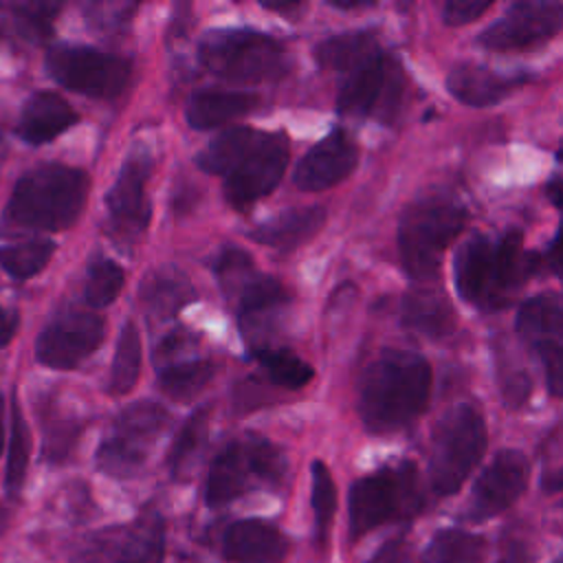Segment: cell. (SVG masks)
<instances>
[{"label": "cell", "mask_w": 563, "mask_h": 563, "mask_svg": "<svg viewBox=\"0 0 563 563\" xmlns=\"http://www.w3.org/2000/svg\"><path fill=\"white\" fill-rule=\"evenodd\" d=\"M55 253L51 240H26L0 249V266L15 279H29L37 275Z\"/></svg>", "instance_id": "cell-35"}, {"label": "cell", "mask_w": 563, "mask_h": 563, "mask_svg": "<svg viewBox=\"0 0 563 563\" xmlns=\"http://www.w3.org/2000/svg\"><path fill=\"white\" fill-rule=\"evenodd\" d=\"M376 48H378V44L372 33L354 31V33L332 35V37L319 42L314 48V57L321 68L343 75L345 70L356 66L361 59H365Z\"/></svg>", "instance_id": "cell-28"}, {"label": "cell", "mask_w": 563, "mask_h": 563, "mask_svg": "<svg viewBox=\"0 0 563 563\" xmlns=\"http://www.w3.org/2000/svg\"><path fill=\"white\" fill-rule=\"evenodd\" d=\"M48 75L64 88L95 97H117L130 79V62L92 46L57 44L46 53Z\"/></svg>", "instance_id": "cell-11"}, {"label": "cell", "mask_w": 563, "mask_h": 563, "mask_svg": "<svg viewBox=\"0 0 563 563\" xmlns=\"http://www.w3.org/2000/svg\"><path fill=\"white\" fill-rule=\"evenodd\" d=\"M499 372H501V394L506 405L508 407L523 405L532 389L526 372L519 367H506V365H499Z\"/></svg>", "instance_id": "cell-42"}, {"label": "cell", "mask_w": 563, "mask_h": 563, "mask_svg": "<svg viewBox=\"0 0 563 563\" xmlns=\"http://www.w3.org/2000/svg\"><path fill=\"white\" fill-rule=\"evenodd\" d=\"M528 477L530 464L521 451H499L473 486L468 517L473 521H484L504 512L521 497L528 486Z\"/></svg>", "instance_id": "cell-17"}, {"label": "cell", "mask_w": 563, "mask_h": 563, "mask_svg": "<svg viewBox=\"0 0 563 563\" xmlns=\"http://www.w3.org/2000/svg\"><path fill=\"white\" fill-rule=\"evenodd\" d=\"M501 563H528L526 550H523L521 545H517V543L508 545V548L504 550V554H501Z\"/></svg>", "instance_id": "cell-48"}, {"label": "cell", "mask_w": 563, "mask_h": 563, "mask_svg": "<svg viewBox=\"0 0 563 563\" xmlns=\"http://www.w3.org/2000/svg\"><path fill=\"white\" fill-rule=\"evenodd\" d=\"M310 473H312L310 501H312V515H314V537L319 543H323L328 539L330 521L336 510V486L323 462L319 460L312 462Z\"/></svg>", "instance_id": "cell-39"}, {"label": "cell", "mask_w": 563, "mask_h": 563, "mask_svg": "<svg viewBox=\"0 0 563 563\" xmlns=\"http://www.w3.org/2000/svg\"><path fill=\"white\" fill-rule=\"evenodd\" d=\"M330 7L334 9H341V11H352V9H365V7H374V2H367V0H347V2H341V0H332Z\"/></svg>", "instance_id": "cell-50"}, {"label": "cell", "mask_w": 563, "mask_h": 563, "mask_svg": "<svg viewBox=\"0 0 563 563\" xmlns=\"http://www.w3.org/2000/svg\"><path fill=\"white\" fill-rule=\"evenodd\" d=\"M521 81L523 79L495 73L479 64H457L446 77V88L457 101L473 108H486L508 97Z\"/></svg>", "instance_id": "cell-22"}, {"label": "cell", "mask_w": 563, "mask_h": 563, "mask_svg": "<svg viewBox=\"0 0 563 563\" xmlns=\"http://www.w3.org/2000/svg\"><path fill=\"white\" fill-rule=\"evenodd\" d=\"M490 9V2H475V0H451L442 7V20L449 26H462L477 20L484 11Z\"/></svg>", "instance_id": "cell-43"}, {"label": "cell", "mask_w": 563, "mask_h": 563, "mask_svg": "<svg viewBox=\"0 0 563 563\" xmlns=\"http://www.w3.org/2000/svg\"><path fill=\"white\" fill-rule=\"evenodd\" d=\"M88 185V174L79 167L40 165L15 183L4 209V224L26 231H64L81 216Z\"/></svg>", "instance_id": "cell-3"}, {"label": "cell", "mask_w": 563, "mask_h": 563, "mask_svg": "<svg viewBox=\"0 0 563 563\" xmlns=\"http://www.w3.org/2000/svg\"><path fill=\"white\" fill-rule=\"evenodd\" d=\"M367 563H409V545L400 537L389 539L374 552Z\"/></svg>", "instance_id": "cell-45"}, {"label": "cell", "mask_w": 563, "mask_h": 563, "mask_svg": "<svg viewBox=\"0 0 563 563\" xmlns=\"http://www.w3.org/2000/svg\"><path fill=\"white\" fill-rule=\"evenodd\" d=\"M251 356L262 365L271 383L277 387L301 389L314 376L312 365H308L301 356L292 354L290 350L264 345V347H251Z\"/></svg>", "instance_id": "cell-32"}, {"label": "cell", "mask_w": 563, "mask_h": 563, "mask_svg": "<svg viewBox=\"0 0 563 563\" xmlns=\"http://www.w3.org/2000/svg\"><path fill=\"white\" fill-rule=\"evenodd\" d=\"M213 372H216L213 363L205 358L183 361V363H172L165 369H158V383L167 396H172L174 400L187 402L205 389V385L213 378Z\"/></svg>", "instance_id": "cell-34"}, {"label": "cell", "mask_w": 563, "mask_h": 563, "mask_svg": "<svg viewBox=\"0 0 563 563\" xmlns=\"http://www.w3.org/2000/svg\"><path fill=\"white\" fill-rule=\"evenodd\" d=\"M18 323H20L18 310L7 308V306L0 303V347H4L13 339V334L18 330Z\"/></svg>", "instance_id": "cell-46"}, {"label": "cell", "mask_w": 563, "mask_h": 563, "mask_svg": "<svg viewBox=\"0 0 563 563\" xmlns=\"http://www.w3.org/2000/svg\"><path fill=\"white\" fill-rule=\"evenodd\" d=\"M222 554L231 563H282L288 554V539L262 519H240L227 528Z\"/></svg>", "instance_id": "cell-19"}, {"label": "cell", "mask_w": 563, "mask_h": 563, "mask_svg": "<svg viewBox=\"0 0 563 563\" xmlns=\"http://www.w3.org/2000/svg\"><path fill=\"white\" fill-rule=\"evenodd\" d=\"M541 260H543V266H548L554 275H559V233L552 238V242L548 244Z\"/></svg>", "instance_id": "cell-47"}, {"label": "cell", "mask_w": 563, "mask_h": 563, "mask_svg": "<svg viewBox=\"0 0 563 563\" xmlns=\"http://www.w3.org/2000/svg\"><path fill=\"white\" fill-rule=\"evenodd\" d=\"M123 282H125V275L119 264L106 257H97L88 266L84 297L92 308H106L119 297Z\"/></svg>", "instance_id": "cell-38"}, {"label": "cell", "mask_w": 563, "mask_h": 563, "mask_svg": "<svg viewBox=\"0 0 563 563\" xmlns=\"http://www.w3.org/2000/svg\"><path fill=\"white\" fill-rule=\"evenodd\" d=\"M260 130L253 128H231L222 132L218 139H213L198 156L196 163L202 172L227 176V172L235 165V161L253 145Z\"/></svg>", "instance_id": "cell-31"}, {"label": "cell", "mask_w": 563, "mask_h": 563, "mask_svg": "<svg viewBox=\"0 0 563 563\" xmlns=\"http://www.w3.org/2000/svg\"><path fill=\"white\" fill-rule=\"evenodd\" d=\"M429 394V363L413 352L385 350L361 376L358 413L367 431L394 433L427 409Z\"/></svg>", "instance_id": "cell-2"}, {"label": "cell", "mask_w": 563, "mask_h": 563, "mask_svg": "<svg viewBox=\"0 0 563 563\" xmlns=\"http://www.w3.org/2000/svg\"><path fill=\"white\" fill-rule=\"evenodd\" d=\"M543 266L539 253L523 251L519 231L501 238L473 235L455 255L453 277L457 295L482 310H499Z\"/></svg>", "instance_id": "cell-1"}, {"label": "cell", "mask_w": 563, "mask_h": 563, "mask_svg": "<svg viewBox=\"0 0 563 563\" xmlns=\"http://www.w3.org/2000/svg\"><path fill=\"white\" fill-rule=\"evenodd\" d=\"M563 22L561 2L523 0L479 33V44L493 51H521L539 46L556 35Z\"/></svg>", "instance_id": "cell-15"}, {"label": "cell", "mask_w": 563, "mask_h": 563, "mask_svg": "<svg viewBox=\"0 0 563 563\" xmlns=\"http://www.w3.org/2000/svg\"><path fill=\"white\" fill-rule=\"evenodd\" d=\"M545 196L550 198V202L554 207H561V176H554L548 185H545Z\"/></svg>", "instance_id": "cell-49"}, {"label": "cell", "mask_w": 563, "mask_h": 563, "mask_svg": "<svg viewBox=\"0 0 563 563\" xmlns=\"http://www.w3.org/2000/svg\"><path fill=\"white\" fill-rule=\"evenodd\" d=\"M4 449V396L0 394V453Z\"/></svg>", "instance_id": "cell-52"}, {"label": "cell", "mask_w": 563, "mask_h": 563, "mask_svg": "<svg viewBox=\"0 0 563 563\" xmlns=\"http://www.w3.org/2000/svg\"><path fill=\"white\" fill-rule=\"evenodd\" d=\"M422 508V488L413 462L383 466L350 488V537L363 534L398 519H409Z\"/></svg>", "instance_id": "cell-5"}, {"label": "cell", "mask_w": 563, "mask_h": 563, "mask_svg": "<svg viewBox=\"0 0 563 563\" xmlns=\"http://www.w3.org/2000/svg\"><path fill=\"white\" fill-rule=\"evenodd\" d=\"M196 345V336L194 332L185 330V328H176L172 332H167L154 347V365L158 369L169 367L172 361H176V356L185 354L189 347Z\"/></svg>", "instance_id": "cell-41"}, {"label": "cell", "mask_w": 563, "mask_h": 563, "mask_svg": "<svg viewBox=\"0 0 563 563\" xmlns=\"http://www.w3.org/2000/svg\"><path fill=\"white\" fill-rule=\"evenodd\" d=\"M235 297L242 321H253L255 317L279 308L288 299L284 286L275 277L266 275H255Z\"/></svg>", "instance_id": "cell-36"}, {"label": "cell", "mask_w": 563, "mask_h": 563, "mask_svg": "<svg viewBox=\"0 0 563 563\" xmlns=\"http://www.w3.org/2000/svg\"><path fill=\"white\" fill-rule=\"evenodd\" d=\"M209 431V407L196 409L174 438L167 464L174 477H185L198 462Z\"/></svg>", "instance_id": "cell-29"}, {"label": "cell", "mask_w": 563, "mask_h": 563, "mask_svg": "<svg viewBox=\"0 0 563 563\" xmlns=\"http://www.w3.org/2000/svg\"><path fill=\"white\" fill-rule=\"evenodd\" d=\"M486 422L475 405H457L446 411L431 438L429 482L433 493L446 497L462 488L486 451Z\"/></svg>", "instance_id": "cell-6"}, {"label": "cell", "mask_w": 563, "mask_h": 563, "mask_svg": "<svg viewBox=\"0 0 563 563\" xmlns=\"http://www.w3.org/2000/svg\"><path fill=\"white\" fill-rule=\"evenodd\" d=\"M286 475V457L266 438L246 435L229 442L211 462L205 501L220 508L251 490L253 486H277Z\"/></svg>", "instance_id": "cell-7"}, {"label": "cell", "mask_w": 563, "mask_h": 563, "mask_svg": "<svg viewBox=\"0 0 563 563\" xmlns=\"http://www.w3.org/2000/svg\"><path fill=\"white\" fill-rule=\"evenodd\" d=\"M517 332L539 354L548 387L559 396L563 385V312L559 295H537L528 299L517 312Z\"/></svg>", "instance_id": "cell-16"}, {"label": "cell", "mask_w": 563, "mask_h": 563, "mask_svg": "<svg viewBox=\"0 0 563 563\" xmlns=\"http://www.w3.org/2000/svg\"><path fill=\"white\" fill-rule=\"evenodd\" d=\"M213 273L227 297H235L246 286V282L257 275L251 255L238 246H227L220 251V255L213 260Z\"/></svg>", "instance_id": "cell-40"}, {"label": "cell", "mask_w": 563, "mask_h": 563, "mask_svg": "<svg viewBox=\"0 0 563 563\" xmlns=\"http://www.w3.org/2000/svg\"><path fill=\"white\" fill-rule=\"evenodd\" d=\"M141 374V334L132 321H128L121 328L114 358H112V372L108 389L110 394H128Z\"/></svg>", "instance_id": "cell-33"}, {"label": "cell", "mask_w": 563, "mask_h": 563, "mask_svg": "<svg viewBox=\"0 0 563 563\" xmlns=\"http://www.w3.org/2000/svg\"><path fill=\"white\" fill-rule=\"evenodd\" d=\"M402 323L424 336L442 339L455 330V312L442 290L416 286L405 295Z\"/></svg>", "instance_id": "cell-23"}, {"label": "cell", "mask_w": 563, "mask_h": 563, "mask_svg": "<svg viewBox=\"0 0 563 563\" xmlns=\"http://www.w3.org/2000/svg\"><path fill=\"white\" fill-rule=\"evenodd\" d=\"M200 64L216 77L233 84H260L284 75V46L260 31H213L200 42Z\"/></svg>", "instance_id": "cell-8"}, {"label": "cell", "mask_w": 563, "mask_h": 563, "mask_svg": "<svg viewBox=\"0 0 563 563\" xmlns=\"http://www.w3.org/2000/svg\"><path fill=\"white\" fill-rule=\"evenodd\" d=\"M7 523H9V510L4 506H0V532H4Z\"/></svg>", "instance_id": "cell-53"}, {"label": "cell", "mask_w": 563, "mask_h": 563, "mask_svg": "<svg viewBox=\"0 0 563 563\" xmlns=\"http://www.w3.org/2000/svg\"><path fill=\"white\" fill-rule=\"evenodd\" d=\"M59 2H0V37L13 44H42L53 33Z\"/></svg>", "instance_id": "cell-24"}, {"label": "cell", "mask_w": 563, "mask_h": 563, "mask_svg": "<svg viewBox=\"0 0 563 563\" xmlns=\"http://www.w3.org/2000/svg\"><path fill=\"white\" fill-rule=\"evenodd\" d=\"M141 301L150 310V314L167 319L176 314L183 306L196 301V290L185 277L174 266L158 268L145 277L141 284Z\"/></svg>", "instance_id": "cell-26"}, {"label": "cell", "mask_w": 563, "mask_h": 563, "mask_svg": "<svg viewBox=\"0 0 563 563\" xmlns=\"http://www.w3.org/2000/svg\"><path fill=\"white\" fill-rule=\"evenodd\" d=\"M486 543L466 530H440L429 541L422 563H482Z\"/></svg>", "instance_id": "cell-30"}, {"label": "cell", "mask_w": 563, "mask_h": 563, "mask_svg": "<svg viewBox=\"0 0 563 563\" xmlns=\"http://www.w3.org/2000/svg\"><path fill=\"white\" fill-rule=\"evenodd\" d=\"M29 449H31V438H29V427L22 418V411L18 402H13V413H11V435H9V457H7V471H4V488L9 495H18L24 477H26V466H29Z\"/></svg>", "instance_id": "cell-37"}, {"label": "cell", "mask_w": 563, "mask_h": 563, "mask_svg": "<svg viewBox=\"0 0 563 563\" xmlns=\"http://www.w3.org/2000/svg\"><path fill=\"white\" fill-rule=\"evenodd\" d=\"M466 220V207L449 194H427L407 205L398 224V251L409 277L433 279L446 246L462 233Z\"/></svg>", "instance_id": "cell-4"}, {"label": "cell", "mask_w": 563, "mask_h": 563, "mask_svg": "<svg viewBox=\"0 0 563 563\" xmlns=\"http://www.w3.org/2000/svg\"><path fill=\"white\" fill-rule=\"evenodd\" d=\"M405 92V75L398 62L385 55L380 48L369 53L356 66L341 75V88L336 95V110L354 117H378L380 121H394L400 110Z\"/></svg>", "instance_id": "cell-9"}, {"label": "cell", "mask_w": 563, "mask_h": 563, "mask_svg": "<svg viewBox=\"0 0 563 563\" xmlns=\"http://www.w3.org/2000/svg\"><path fill=\"white\" fill-rule=\"evenodd\" d=\"M77 112L57 92H33L22 106L18 136L31 145H44L77 123Z\"/></svg>", "instance_id": "cell-20"}, {"label": "cell", "mask_w": 563, "mask_h": 563, "mask_svg": "<svg viewBox=\"0 0 563 563\" xmlns=\"http://www.w3.org/2000/svg\"><path fill=\"white\" fill-rule=\"evenodd\" d=\"M167 424L169 413L156 402L143 400L123 409L97 449L99 471L110 477L136 475Z\"/></svg>", "instance_id": "cell-10"}, {"label": "cell", "mask_w": 563, "mask_h": 563, "mask_svg": "<svg viewBox=\"0 0 563 563\" xmlns=\"http://www.w3.org/2000/svg\"><path fill=\"white\" fill-rule=\"evenodd\" d=\"M103 319L92 312L68 310L57 314L37 336L35 356L53 369H73L84 363L103 341Z\"/></svg>", "instance_id": "cell-14"}, {"label": "cell", "mask_w": 563, "mask_h": 563, "mask_svg": "<svg viewBox=\"0 0 563 563\" xmlns=\"http://www.w3.org/2000/svg\"><path fill=\"white\" fill-rule=\"evenodd\" d=\"M325 222V209L323 207H301V209H288L255 229H251L249 238L257 244L271 246L282 253H290L306 244L310 238L319 233V229Z\"/></svg>", "instance_id": "cell-21"}, {"label": "cell", "mask_w": 563, "mask_h": 563, "mask_svg": "<svg viewBox=\"0 0 563 563\" xmlns=\"http://www.w3.org/2000/svg\"><path fill=\"white\" fill-rule=\"evenodd\" d=\"M264 7L271 9V11H277V13H288V11H299L301 9V4H297V2H266Z\"/></svg>", "instance_id": "cell-51"}, {"label": "cell", "mask_w": 563, "mask_h": 563, "mask_svg": "<svg viewBox=\"0 0 563 563\" xmlns=\"http://www.w3.org/2000/svg\"><path fill=\"white\" fill-rule=\"evenodd\" d=\"M152 156L147 150L132 152L119 169L114 185L106 196L108 229L121 244H134L150 224L152 205L147 183L152 176Z\"/></svg>", "instance_id": "cell-13"}, {"label": "cell", "mask_w": 563, "mask_h": 563, "mask_svg": "<svg viewBox=\"0 0 563 563\" xmlns=\"http://www.w3.org/2000/svg\"><path fill=\"white\" fill-rule=\"evenodd\" d=\"M165 523L158 512H143L128 530L117 563H163Z\"/></svg>", "instance_id": "cell-27"}, {"label": "cell", "mask_w": 563, "mask_h": 563, "mask_svg": "<svg viewBox=\"0 0 563 563\" xmlns=\"http://www.w3.org/2000/svg\"><path fill=\"white\" fill-rule=\"evenodd\" d=\"M260 103L257 95L242 90H205L196 92L187 103V121L196 130H211L246 112Z\"/></svg>", "instance_id": "cell-25"}, {"label": "cell", "mask_w": 563, "mask_h": 563, "mask_svg": "<svg viewBox=\"0 0 563 563\" xmlns=\"http://www.w3.org/2000/svg\"><path fill=\"white\" fill-rule=\"evenodd\" d=\"M358 161L354 139L336 128L306 152L295 169V185L301 191H323L352 174Z\"/></svg>", "instance_id": "cell-18"}, {"label": "cell", "mask_w": 563, "mask_h": 563, "mask_svg": "<svg viewBox=\"0 0 563 563\" xmlns=\"http://www.w3.org/2000/svg\"><path fill=\"white\" fill-rule=\"evenodd\" d=\"M75 435H77V427L73 422H57L53 429H48L46 433V455L51 460H62L70 444L75 442Z\"/></svg>", "instance_id": "cell-44"}, {"label": "cell", "mask_w": 563, "mask_h": 563, "mask_svg": "<svg viewBox=\"0 0 563 563\" xmlns=\"http://www.w3.org/2000/svg\"><path fill=\"white\" fill-rule=\"evenodd\" d=\"M290 147L282 132H262L253 145L235 161L224 176V198L235 209H244L268 196L282 180Z\"/></svg>", "instance_id": "cell-12"}]
</instances>
